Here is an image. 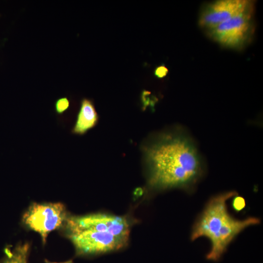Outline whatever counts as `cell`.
Masks as SVG:
<instances>
[{
    "label": "cell",
    "mask_w": 263,
    "mask_h": 263,
    "mask_svg": "<svg viewBox=\"0 0 263 263\" xmlns=\"http://www.w3.org/2000/svg\"><path fill=\"white\" fill-rule=\"evenodd\" d=\"M153 188H188L202 174L201 160L191 140L180 133L164 135L145 150Z\"/></svg>",
    "instance_id": "cell-1"
},
{
    "label": "cell",
    "mask_w": 263,
    "mask_h": 263,
    "mask_svg": "<svg viewBox=\"0 0 263 263\" xmlns=\"http://www.w3.org/2000/svg\"><path fill=\"white\" fill-rule=\"evenodd\" d=\"M236 195L235 191H228L211 198L193 226L192 241L203 237L210 242L206 256L208 260L218 261L235 237L245 228L260 222L256 217L239 220L229 214L226 202Z\"/></svg>",
    "instance_id": "cell-2"
},
{
    "label": "cell",
    "mask_w": 263,
    "mask_h": 263,
    "mask_svg": "<svg viewBox=\"0 0 263 263\" xmlns=\"http://www.w3.org/2000/svg\"><path fill=\"white\" fill-rule=\"evenodd\" d=\"M254 14L253 1L242 12L206 33L210 39L223 47L241 50L253 37L255 29Z\"/></svg>",
    "instance_id": "cell-3"
},
{
    "label": "cell",
    "mask_w": 263,
    "mask_h": 263,
    "mask_svg": "<svg viewBox=\"0 0 263 263\" xmlns=\"http://www.w3.org/2000/svg\"><path fill=\"white\" fill-rule=\"evenodd\" d=\"M68 217L61 203H33L23 214L22 220L28 228L39 234L45 244L49 234L65 225Z\"/></svg>",
    "instance_id": "cell-4"
},
{
    "label": "cell",
    "mask_w": 263,
    "mask_h": 263,
    "mask_svg": "<svg viewBox=\"0 0 263 263\" xmlns=\"http://www.w3.org/2000/svg\"><path fill=\"white\" fill-rule=\"evenodd\" d=\"M68 237L79 255H94L124 247L128 240L103 231L83 230L68 232Z\"/></svg>",
    "instance_id": "cell-5"
},
{
    "label": "cell",
    "mask_w": 263,
    "mask_h": 263,
    "mask_svg": "<svg viewBox=\"0 0 263 263\" xmlns=\"http://www.w3.org/2000/svg\"><path fill=\"white\" fill-rule=\"evenodd\" d=\"M65 225L68 232L83 230L103 231L127 240L130 231L126 218L104 213L68 217Z\"/></svg>",
    "instance_id": "cell-6"
},
{
    "label": "cell",
    "mask_w": 263,
    "mask_h": 263,
    "mask_svg": "<svg viewBox=\"0 0 263 263\" xmlns=\"http://www.w3.org/2000/svg\"><path fill=\"white\" fill-rule=\"evenodd\" d=\"M253 2L250 0H217L209 3L201 10L198 24L207 32L242 12Z\"/></svg>",
    "instance_id": "cell-7"
},
{
    "label": "cell",
    "mask_w": 263,
    "mask_h": 263,
    "mask_svg": "<svg viewBox=\"0 0 263 263\" xmlns=\"http://www.w3.org/2000/svg\"><path fill=\"white\" fill-rule=\"evenodd\" d=\"M98 121V115L93 101L88 98H83L71 133L83 135L94 127Z\"/></svg>",
    "instance_id": "cell-8"
},
{
    "label": "cell",
    "mask_w": 263,
    "mask_h": 263,
    "mask_svg": "<svg viewBox=\"0 0 263 263\" xmlns=\"http://www.w3.org/2000/svg\"><path fill=\"white\" fill-rule=\"evenodd\" d=\"M30 245L24 243L17 246L12 251H9L7 256L1 263H28Z\"/></svg>",
    "instance_id": "cell-9"
},
{
    "label": "cell",
    "mask_w": 263,
    "mask_h": 263,
    "mask_svg": "<svg viewBox=\"0 0 263 263\" xmlns=\"http://www.w3.org/2000/svg\"><path fill=\"white\" fill-rule=\"evenodd\" d=\"M70 101L67 97H60L55 102V111L57 115H61L69 108Z\"/></svg>",
    "instance_id": "cell-10"
},
{
    "label": "cell",
    "mask_w": 263,
    "mask_h": 263,
    "mask_svg": "<svg viewBox=\"0 0 263 263\" xmlns=\"http://www.w3.org/2000/svg\"><path fill=\"white\" fill-rule=\"evenodd\" d=\"M245 206V202L244 198L241 196L233 197L232 200V207L234 210L239 211L242 210Z\"/></svg>",
    "instance_id": "cell-11"
},
{
    "label": "cell",
    "mask_w": 263,
    "mask_h": 263,
    "mask_svg": "<svg viewBox=\"0 0 263 263\" xmlns=\"http://www.w3.org/2000/svg\"><path fill=\"white\" fill-rule=\"evenodd\" d=\"M168 72V70L164 65H161L157 67L154 71L155 75L159 77L162 78L166 76Z\"/></svg>",
    "instance_id": "cell-12"
},
{
    "label": "cell",
    "mask_w": 263,
    "mask_h": 263,
    "mask_svg": "<svg viewBox=\"0 0 263 263\" xmlns=\"http://www.w3.org/2000/svg\"><path fill=\"white\" fill-rule=\"evenodd\" d=\"M45 263H73V262L72 260H69L64 262H62V263H56V262H51L49 261L46 260Z\"/></svg>",
    "instance_id": "cell-13"
}]
</instances>
